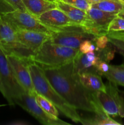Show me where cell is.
<instances>
[{
	"mask_svg": "<svg viewBox=\"0 0 124 125\" xmlns=\"http://www.w3.org/2000/svg\"><path fill=\"white\" fill-rule=\"evenodd\" d=\"M73 61L57 67H40L52 86L74 108L94 114L106 113L94 92L86 89L78 74L74 73Z\"/></svg>",
	"mask_w": 124,
	"mask_h": 125,
	"instance_id": "6da1fadb",
	"label": "cell"
},
{
	"mask_svg": "<svg viewBox=\"0 0 124 125\" xmlns=\"http://www.w3.org/2000/svg\"><path fill=\"white\" fill-rule=\"evenodd\" d=\"M29 68L36 92L53 103L66 117L75 123H81L82 118L77 112L76 109L69 104L52 86L46 78L42 68L32 60L29 62Z\"/></svg>",
	"mask_w": 124,
	"mask_h": 125,
	"instance_id": "7a4b0ae2",
	"label": "cell"
},
{
	"mask_svg": "<svg viewBox=\"0 0 124 125\" xmlns=\"http://www.w3.org/2000/svg\"><path fill=\"white\" fill-rule=\"evenodd\" d=\"M79 53V49L47 41L33 54L31 59L41 67H57L72 61Z\"/></svg>",
	"mask_w": 124,
	"mask_h": 125,
	"instance_id": "3957f363",
	"label": "cell"
},
{
	"mask_svg": "<svg viewBox=\"0 0 124 125\" xmlns=\"http://www.w3.org/2000/svg\"><path fill=\"white\" fill-rule=\"evenodd\" d=\"M0 92L11 106L24 93H26L18 83L9 62L7 56L0 46Z\"/></svg>",
	"mask_w": 124,
	"mask_h": 125,
	"instance_id": "277c9868",
	"label": "cell"
},
{
	"mask_svg": "<svg viewBox=\"0 0 124 125\" xmlns=\"http://www.w3.org/2000/svg\"><path fill=\"white\" fill-rule=\"evenodd\" d=\"M52 31L49 42L72 48L79 49L83 41L90 40L94 42L96 38V36L85 31L82 26L79 24L53 29Z\"/></svg>",
	"mask_w": 124,
	"mask_h": 125,
	"instance_id": "5b68a950",
	"label": "cell"
},
{
	"mask_svg": "<svg viewBox=\"0 0 124 125\" xmlns=\"http://www.w3.org/2000/svg\"><path fill=\"white\" fill-rule=\"evenodd\" d=\"M1 19L8 23L15 31H36L51 34L52 31L43 24L38 18L27 12L15 10L1 15Z\"/></svg>",
	"mask_w": 124,
	"mask_h": 125,
	"instance_id": "8992f818",
	"label": "cell"
},
{
	"mask_svg": "<svg viewBox=\"0 0 124 125\" xmlns=\"http://www.w3.org/2000/svg\"><path fill=\"white\" fill-rule=\"evenodd\" d=\"M86 12L87 17L81 26L85 31L96 37L107 35L109 23L117 15L92 7Z\"/></svg>",
	"mask_w": 124,
	"mask_h": 125,
	"instance_id": "52a82bcc",
	"label": "cell"
},
{
	"mask_svg": "<svg viewBox=\"0 0 124 125\" xmlns=\"http://www.w3.org/2000/svg\"><path fill=\"white\" fill-rule=\"evenodd\" d=\"M19 105L39 122L46 125H69L67 122L62 121L58 117L49 114L40 107L35 101V96L24 93L16 101Z\"/></svg>",
	"mask_w": 124,
	"mask_h": 125,
	"instance_id": "ba28073f",
	"label": "cell"
},
{
	"mask_svg": "<svg viewBox=\"0 0 124 125\" xmlns=\"http://www.w3.org/2000/svg\"><path fill=\"white\" fill-rule=\"evenodd\" d=\"M6 56L18 83L27 94L35 96L36 92L29 68V63L31 59L21 58L13 55Z\"/></svg>",
	"mask_w": 124,
	"mask_h": 125,
	"instance_id": "9c48e42d",
	"label": "cell"
},
{
	"mask_svg": "<svg viewBox=\"0 0 124 125\" xmlns=\"http://www.w3.org/2000/svg\"><path fill=\"white\" fill-rule=\"evenodd\" d=\"M16 32L19 42L34 51V53L51 38L50 34L36 31L20 29Z\"/></svg>",
	"mask_w": 124,
	"mask_h": 125,
	"instance_id": "30bf717a",
	"label": "cell"
},
{
	"mask_svg": "<svg viewBox=\"0 0 124 125\" xmlns=\"http://www.w3.org/2000/svg\"><path fill=\"white\" fill-rule=\"evenodd\" d=\"M37 18L43 24L51 30L75 24L64 12L57 8L46 11Z\"/></svg>",
	"mask_w": 124,
	"mask_h": 125,
	"instance_id": "8fae6325",
	"label": "cell"
},
{
	"mask_svg": "<svg viewBox=\"0 0 124 125\" xmlns=\"http://www.w3.org/2000/svg\"><path fill=\"white\" fill-rule=\"evenodd\" d=\"M99 59L95 51H89L86 54H83L79 51V53L73 61L74 73L78 74L81 72L89 71L97 73L95 65Z\"/></svg>",
	"mask_w": 124,
	"mask_h": 125,
	"instance_id": "7c38bea8",
	"label": "cell"
},
{
	"mask_svg": "<svg viewBox=\"0 0 124 125\" xmlns=\"http://www.w3.org/2000/svg\"><path fill=\"white\" fill-rule=\"evenodd\" d=\"M78 76L81 84L89 91L106 92V85L102 81L101 75L96 72H84L79 73Z\"/></svg>",
	"mask_w": 124,
	"mask_h": 125,
	"instance_id": "4fadbf2b",
	"label": "cell"
},
{
	"mask_svg": "<svg viewBox=\"0 0 124 125\" xmlns=\"http://www.w3.org/2000/svg\"><path fill=\"white\" fill-rule=\"evenodd\" d=\"M57 8L64 12L75 24L81 25L86 20L87 12L65 3L60 0L55 2Z\"/></svg>",
	"mask_w": 124,
	"mask_h": 125,
	"instance_id": "5bb4252c",
	"label": "cell"
},
{
	"mask_svg": "<svg viewBox=\"0 0 124 125\" xmlns=\"http://www.w3.org/2000/svg\"><path fill=\"white\" fill-rule=\"evenodd\" d=\"M96 99L103 111L109 116L119 115V109L115 100L108 92L98 91L94 92Z\"/></svg>",
	"mask_w": 124,
	"mask_h": 125,
	"instance_id": "9a60e30c",
	"label": "cell"
},
{
	"mask_svg": "<svg viewBox=\"0 0 124 125\" xmlns=\"http://www.w3.org/2000/svg\"><path fill=\"white\" fill-rule=\"evenodd\" d=\"M28 12L37 17L41 13L57 8L55 2L47 0H23Z\"/></svg>",
	"mask_w": 124,
	"mask_h": 125,
	"instance_id": "2e32d148",
	"label": "cell"
},
{
	"mask_svg": "<svg viewBox=\"0 0 124 125\" xmlns=\"http://www.w3.org/2000/svg\"><path fill=\"white\" fill-rule=\"evenodd\" d=\"M124 4L119 0H101L91 4V7L104 12L118 15L123 9Z\"/></svg>",
	"mask_w": 124,
	"mask_h": 125,
	"instance_id": "e0dca14e",
	"label": "cell"
},
{
	"mask_svg": "<svg viewBox=\"0 0 124 125\" xmlns=\"http://www.w3.org/2000/svg\"><path fill=\"white\" fill-rule=\"evenodd\" d=\"M103 76L117 85L124 87V62L119 65H109L108 72Z\"/></svg>",
	"mask_w": 124,
	"mask_h": 125,
	"instance_id": "ac0fdd59",
	"label": "cell"
},
{
	"mask_svg": "<svg viewBox=\"0 0 124 125\" xmlns=\"http://www.w3.org/2000/svg\"><path fill=\"white\" fill-rule=\"evenodd\" d=\"M106 85V92L111 95L117 103L119 109V116L124 118V92L119 90L116 84L109 81Z\"/></svg>",
	"mask_w": 124,
	"mask_h": 125,
	"instance_id": "d6986e66",
	"label": "cell"
},
{
	"mask_svg": "<svg viewBox=\"0 0 124 125\" xmlns=\"http://www.w3.org/2000/svg\"><path fill=\"white\" fill-rule=\"evenodd\" d=\"M81 124L85 125H120V123L111 118L107 114H95L94 117L90 118H82Z\"/></svg>",
	"mask_w": 124,
	"mask_h": 125,
	"instance_id": "ffe728a7",
	"label": "cell"
},
{
	"mask_svg": "<svg viewBox=\"0 0 124 125\" xmlns=\"http://www.w3.org/2000/svg\"><path fill=\"white\" fill-rule=\"evenodd\" d=\"M36 103L44 111L49 114L55 117H58V111L54 104L44 96L36 93L35 96Z\"/></svg>",
	"mask_w": 124,
	"mask_h": 125,
	"instance_id": "44dd1931",
	"label": "cell"
},
{
	"mask_svg": "<svg viewBox=\"0 0 124 125\" xmlns=\"http://www.w3.org/2000/svg\"><path fill=\"white\" fill-rule=\"evenodd\" d=\"M109 32H118L124 31V17L117 15L109 23L108 25Z\"/></svg>",
	"mask_w": 124,
	"mask_h": 125,
	"instance_id": "7402d4cb",
	"label": "cell"
},
{
	"mask_svg": "<svg viewBox=\"0 0 124 125\" xmlns=\"http://www.w3.org/2000/svg\"><path fill=\"white\" fill-rule=\"evenodd\" d=\"M76 8L87 12L91 7V3L87 0H60Z\"/></svg>",
	"mask_w": 124,
	"mask_h": 125,
	"instance_id": "603a6c76",
	"label": "cell"
},
{
	"mask_svg": "<svg viewBox=\"0 0 124 125\" xmlns=\"http://www.w3.org/2000/svg\"><path fill=\"white\" fill-rule=\"evenodd\" d=\"M79 50L81 53L86 54L89 51H96V46L92 40H85L81 43Z\"/></svg>",
	"mask_w": 124,
	"mask_h": 125,
	"instance_id": "cb8c5ba5",
	"label": "cell"
},
{
	"mask_svg": "<svg viewBox=\"0 0 124 125\" xmlns=\"http://www.w3.org/2000/svg\"><path fill=\"white\" fill-rule=\"evenodd\" d=\"M94 43L96 45V50H103L109 44V38L107 35H103L100 36L96 37V39L94 41Z\"/></svg>",
	"mask_w": 124,
	"mask_h": 125,
	"instance_id": "d4e9b609",
	"label": "cell"
},
{
	"mask_svg": "<svg viewBox=\"0 0 124 125\" xmlns=\"http://www.w3.org/2000/svg\"><path fill=\"white\" fill-rule=\"evenodd\" d=\"M109 65L108 64V62L103 60L99 59L97 61V63L95 65L96 70L97 71V73L101 76H103L105 73L108 72L109 69Z\"/></svg>",
	"mask_w": 124,
	"mask_h": 125,
	"instance_id": "484cf974",
	"label": "cell"
},
{
	"mask_svg": "<svg viewBox=\"0 0 124 125\" xmlns=\"http://www.w3.org/2000/svg\"><path fill=\"white\" fill-rule=\"evenodd\" d=\"M16 10L13 6L6 0H0V20L1 15Z\"/></svg>",
	"mask_w": 124,
	"mask_h": 125,
	"instance_id": "4316f807",
	"label": "cell"
},
{
	"mask_svg": "<svg viewBox=\"0 0 124 125\" xmlns=\"http://www.w3.org/2000/svg\"><path fill=\"white\" fill-rule=\"evenodd\" d=\"M108 38H109V42L114 46L115 50L119 51V53L124 57V42L110 37H108Z\"/></svg>",
	"mask_w": 124,
	"mask_h": 125,
	"instance_id": "83f0119b",
	"label": "cell"
},
{
	"mask_svg": "<svg viewBox=\"0 0 124 125\" xmlns=\"http://www.w3.org/2000/svg\"><path fill=\"white\" fill-rule=\"evenodd\" d=\"M6 1L9 2L12 6H13L16 10H19L28 12L26 7L23 3V0H6Z\"/></svg>",
	"mask_w": 124,
	"mask_h": 125,
	"instance_id": "f1b7e54d",
	"label": "cell"
},
{
	"mask_svg": "<svg viewBox=\"0 0 124 125\" xmlns=\"http://www.w3.org/2000/svg\"><path fill=\"white\" fill-rule=\"evenodd\" d=\"M108 37L119 39L124 42V31L118 32H109L107 34Z\"/></svg>",
	"mask_w": 124,
	"mask_h": 125,
	"instance_id": "f546056e",
	"label": "cell"
},
{
	"mask_svg": "<svg viewBox=\"0 0 124 125\" xmlns=\"http://www.w3.org/2000/svg\"><path fill=\"white\" fill-rule=\"evenodd\" d=\"M118 15H119L122 16V17H124V7H123V9L122 10L121 12H120Z\"/></svg>",
	"mask_w": 124,
	"mask_h": 125,
	"instance_id": "4dcf8cb0",
	"label": "cell"
},
{
	"mask_svg": "<svg viewBox=\"0 0 124 125\" xmlns=\"http://www.w3.org/2000/svg\"><path fill=\"white\" fill-rule=\"evenodd\" d=\"M87 1H88L89 2H90L91 4H92V3H94V2H98V1H101V0H87Z\"/></svg>",
	"mask_w": 124,
	"mask_h": 125,
	"instance_id": "1f68e13d",
	"label": "cell"
},
{
	"mask_svg": "<svg viewBox=\"0 0 124 125\" xmlns=\"http://www.w3.org/2000/svg\"><path fill=\"white\" fill-rule=\"evenodd\" d=\"M47 1H51V2H55L57 0H47Z\"/></svg>",
	"mask_w": 124,
	"mask_h": 125,
	"instance_id": "d6a6232c",
	"label": "cell"
},
{
	"mask_svg": "<svg viewBox=\"0 0 124 125\" xmlns=\"http://www.w3.org/2000/svg\"><path fill=\"white\" fill-rule=\"evenodd\" d=\"M119 1H120V2L123 4H124V0H119Z\"/></svg>",
	"mask_w": 124,
	"mask_h": 125,
	"instance_id": "836d02e7",
	"label": "cell"
},
{
	"mask_svg": "<svg viewBox=\"0 0 124 125\" xmlns=\"http://www.w3.org/2000/svg\"></svg>",
	"mask_w": 124,
	"mask_h": 125,
	"instance_id": "e575fe53",
	"label": "cell"
}]
</instances>
